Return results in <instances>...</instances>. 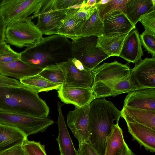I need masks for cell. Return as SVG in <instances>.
Listing matches in <instances>:
<instances>
[{"mask_svg": "<svg viewBox=\"0 0 155 155\" xmlns=\"http://www.w3.org/2000/svg\"><path fill=\"white\" fill-rule=\"evenodd\" d=\"M88 103L82 107H75L67 115V124L74 137L77 139L79 147L83 143L88 142Z\"/></svg>", "mask_w": 155, "mask_h": 155, "instance_id": "obj_9", "label": "cell"}, {"mask_svg": "<svg viewBox=\"0 0 155 155\" xmlns=\"http://www.w3.org/2000/svg\"><path fill=\"white\" fill-rule=\"evenodd\" d=\"M32 16L8 25L5 33V42L21 48L32 46L40 41L43 34L31 21Z\"/></svg>", "mask_w": 155, "mask_h": 155, "instance_id": "obj_4", "label": "cell"}, {"mask_svg": "<svg viewBox=\"0 0 155 155\" xmlns=\"http://www.w3.org/2000/svg\"><path fill=\"white\" fill-rule=\"evenodd\" d=\"M121 111L126 123H138L155 130V110L123 107Z\"/></svg>", "mask_w": 155, "mask_h": 155, "instance_id": "obj_19", "label": "cell"}, {"mask_svg": "<svg viewBox=\"0 0 155 155\" xmlns=\"http://www.w3.org/2000/svg\"><path fill=\"white\" fill-rule=\"evenodd\" d=\"M103 21V35L113 36L130 32L136 28L124 13L119 11L111 12Z\"/></svg>", "mask_w": 155, "mask_h": 155, "instance_id": "obj_12", "label": "cell"}, {"mask_svg": "<svg viewBox=\"0 0 155 155\" xmlns=\"http://www.w3.org/2000/svg\"><path fill=\"white\" fill-rule=\"evenodd\" d=\"M22 148L28 155H47L45 145L40 142L28 140L22 145Z\"/></svg>", "mask_w": 155, "mask_h": 155, "instance_id": "obj_29", "label": "cell"}, {"mask_svg": "<svg viewBox=\"0 0 155 155\" xmlns=\"http://www.w3.org/2000/svg\"><path fill=\"white\" fill-rule=\"evenodd\" d=\"M12 49L5 42H0V54L7 52Z\"/></svg>", "mask_w": 155, "mask_h": 155, "instance_id": "obj_39", "label": "cell"}, {"mask_svg": "<svg viewBox=\"0 0 155 155\" xmlns=\"http://www.w3.org/2000/svg\"><path fill=\"white\" fill-rule=\"evenodd\" d=\"M71 61L78 69L80 70H83L85 69L82 63L79 60L73 58L71 59Z\"/></svg>", "mask_w": 155, "mask_h": 155, "instance_id": "obj_40", "label": "cell"}, {"mask_svg": "<svg viewBox=\"0 0 155 155\" xmlns=\"http://www.w3.org/2000/svg\"><path fill=\"white\" fill-rule=\"evenodd\" d=\"M38 93L23 85L0 86V111L47 118L49 108Z\"/></svg>", "mask_w": 155, "mask_h": 155, "instance_id": "obj_3", "label": "cell"}, {"mask_svg": "<svg viewBox=\"0 0 155 155\" xmlns=\"http://www.w3.org/2000/svg\"><path fill=\"white\" fill-rule=\"evenodd\" d=\"M117 155H134V154L125 142Z\"/></svg>", "mask_w": 155, "mask_h": 155, "instance_id": "obj_38", "label": "cell"}, {"mask_svg": "<svg viewBox=\"0 0 155 155\" xmlns=\"http://www.w3.org/2000/svg\"><path fill=\"white\" fill-rule=\"evenodd\" d=\"M103 21L94 6L90 16L77 32V38L91 35L99 37L103 35Z\"/></svg>", "mask_w": 155, "mask_h": 155, "instance_id": "obj_21", "label": "cell"}, {"mask_svg": "<svg viewBox=\"0 0 155 155\" xmlns=\"http://www.w3.org/2000/svg\"><path fill=\"white\" fill-rule=\"evenodd\" d=\"M63 105L58 102V134L56 140L58 144L60 155H77V151L74 148L62 114L61 107Z\"/></svg>", "mask_w": 155, "mask_h": 155, "instance_id": "obj_18", "label": "cell"}, {"mask_svg": "<svg viewBox=\"0 0 155 155\" xmlns=\"http://www.w3.org/2000/svg\"><path fill=\"white\" fill-rule=\"evenodd\" d=\"M84 21L73 18H64L58 31V34L73 40L77 38L76 33Z\"/></svg>", "mask_w": 155, "mask_h": 155, "instance_id": "obj_28", "label": "cell"}, {"mask_svg": "<svg viewBox=\"0 0 155 155\" xmlns=\"http://www.w3.org/2000/svg\"><path fill=\"white\" fill-rule=\"evenodd\" d=\"M58 96L61 101L66 104L82 107L90 103L94 98L92 88L63 87L58 90Z\"/></svg>", "mask_w": 155, "mask_h": 155, "instance_id": "obj_14", "label": "cell"}, {"mask_svg": "<svg viewBox=\"0 0 155 155\" xmlns=\"http://www.w3.org/2000/svg\"><path fill=\"white\" fill-rule=\"evenodd\" d=\"M140 41L144 48L153 57L155 56V35L145 31L140 35Z\"/></svg>", "mask_w": 155, "mask_h": 155, "instance_id": "obj_31", "label": "cell"}, {"mask_svg": "<svg viewBox=\"0 0 155 155\" xmlns=\"http://www.w3.org/2000/svg\"><path fill=\"white\" fill-rule=\"evenodd\" d=\"M71 59L57 64L61 67L64 75V82L61 86L63 87L92 88L94 78L91 71L85 68L83 70L78 69Z\"/></svg>", "mask_w": 155, "mask_h": 155, "instance_id": "obj_11", "label": "cell"}, {"mask_svg": "<svg viewBox=\"0 0 155 155\" xmlns=\"http://www.w3.org/2000/svg\"><path fill=\"white\" fill-rule=\"evenodd\" d=\"M139 33L135 28L132 30L125 39L119 57L129 62L137 64L143 55Z\"/></svg>", "mask_w": 155, "mask_h": 155, "instance_id": "obj_16", "label": "cell"}, {"mask_svg": "<svg viewBox=\"0 0 155 155\" xmlns=\"http://www.w3.org/2000/svg\"><path fill=\"white\" fill-rule=\"evenodd\" d=\"M54 122L47 118L0 111V124L16 128L27 137L45 131Z\"/></svg>", "mask_w": 155, "mask_h": 155, "instance_id": "obj_6", "label": "cell"}, {"mask_svg": "<svg viewBox=\"0 0 155 155\" xmlns=\"http://www.w3.org/2000/svg\"><path fill=\"white\" fill-rule=\"evenodd\" d=\"M155 10V5L152 0H130L127 4L126 15L134 26L140 17Z\"/></svg>", "mask_w": 155, "mask_h": 155, "instance_id": "obj_22", "label": "cell"}, {"mask_svg": "<svg viewBox=\"0 0 155 155\" xmlns=\"http://www.w3.org/2000/svg\"><path fill=\"white\" fill-rule=\"evenodd\" d=\"M20 82L23 86L38 93L53 90H58L61 86L49 81L39 74L20 79Z\"/></svg>", "mask_w": 155, "mask_h": 155, "instance_id": "obj_24", "label": "cell"}, {"mask_svg": "<svg viewBox=\"0 0 155 155\" xmlns=\"http://www.w3.org/2000/svg\"><path fill=\"white\" fill-rule=\"evenodd\" d=\"M24 155H28V154L25 151H24Z\"/></svg>", "mask_w": 155, "mask_h": 155, "instance_id": "obj_43", "label": "cell"}, {"mask_svg": "<svg viewBox=\"0 0 155 155\" xmlns=\"http://www.w3.org/2000/svg\"><path fill=\"white\" fill-rule=\"evenodd\" d=\"M128 131L141 146L151 153L155 152V130L142 124L127 122Z\"/></svg>", "mask_w": 155, "mask_h": 155, "instance_id": "obj_17", "label": "cell"}, {"mask_svg": "<svg viewBox=\"0 0 155 155\" xmlns=\"http://www.w3.org/2000/svg\"><path fill=\"white\" fill-rule=\"evenodd\" d=\"M27 140V137L19 130L0 124V153L22 145Z\"/></svg>", "mask_w": 155, "mask_h": 155, "instance_id": "obj_20", "label": "cell"}, {"mask_svg": "<svg viewBox=\"0 0 155 155\" xmlns=\"http://www.w3.org/2000/svg\"><path fill=\"white\" fill-rule=\"evenodd\" d=\"M22 86L19 81L0 74V86L21 87Z\"/></svg>", "mask_w": 155, "mask_h": 155, "instance_id": "obj_35", "label": "cell"}, {"mask_svg": "<svg viewBox=\"0 0 155 155\" xmlns=\"http://www.w3.org/2000/svg\"><path fill=\"white\" fill-rule=\"evenodd\" d=\"M130 32L115 36L102 35L98 37L97 47L101 49L110 57H119L124 41Z\"/></svg>", "mask_w": 155, "mask_h": 155, "instance_id": "obj_23", "label": "cell"}, {"mask_svg": "<svg viewBox=\"0 0 155 155\" xmlns=\"http://www.w3.org/2000/svg\"><path fill=\"white\" fill-rule=\"evenodd\" d=\"M42 69L19 59L9 62L0 63V74L20 79L38 74Z\"/></svg>", "mask_w": 155, "mask_h": 155, "instance_id": "obj_15", "label": "cell"}, {"mask_svg": "<svg viewBox=\"0 0 155 155\" xmlns=\"http://www.w3.org/2000/svg\"><path fill=\"white\" fill-rule=\"evenodd\" d=\"M138 21L142 24L145 31L155 35V10L141 16Z\"/></svg>", "mask_w": 155, "mask_h": 155, "instance_id": "obj_30", "label": "cell"}, {"mask_svg": "<svg viewBox=\"0 0 155 155\" xmlns=\"http://www.w3.org/2000/svg\"><path fill=\"white\" fill-rule=\"evenodd\" d=\"M77 155H99L93 147L88 143H83L79 147Z\"/></svg>", "mask_w": 155, "mask_h": 155, "instance_id": "obj_34", "label": "cell"}, {"mask_svg": "<svg viewBox=\"0 0 155 155\" xmlns=\"http://www.w3.org/2000/svg\"><path fill=\"white\" fill-rule=\"evenodd\" d=\"M130 77L136 89L155 88V58L141 59L131 69Z\"/></svg>", "mask_w": 155, "mask_h": 155, "instance_id": "obj_10", "label": "cell"}, {"mask_svg": "<svg viewBox=\"0 0 155 155\" xmlns=\"http://www.w3.org/2000/svg\"><path fill=\"white\" fill-rule=\"evenodd\" d=\"M96 0H85L84 6L87 8L94 6L96 5Z\"/></svg>", "mask_w": 155, "mask_h": 155, "instance_id": "obj_41", "label": "cell"}, {"mask_svg": "<svg viewBox=\"0 0 155 155\" xmlns=\"http://www.w3.org/2000/svg\"><path fill=\"white\" fill-rule=\"evenodd\" d=\"M131 69L118 61L105 63L91 71L94 99L129 93L136 90L130 78Z\"/></svg>", "mask_w": 155, "mask_h": 155, "instance_id": "obj_1", "label": "cell"}, {"mask_svg": "<svg viewBox=\"0 0 155 155\" xmlns=\"http://www.w3.org/2000/svg\"><path fill=\"white\" fill-rule=\"evenodd\" d=\"M128 93L123 107L155 110V88L137 89Z\"/></svg>", "mask_w": 155, "mask_h": 155, "instance_id": "obj_13", "label": "cell"}, {"mask_svg": "<svg viewBox=\"0 0 155 155\" xmlns=\"http://www.w3.org/2000/svg\"></svg>", "mask_w": 155, "mask_h": 155, "instance_id": "obj_44", "label": "cell"}, {"mask_svg": "<svg viewBox=\"0 0 155 155\" xmlns=\"http://www.w3.org/2000/svg\"><path fill=\"white\" fill-rule=\"evenodd\" d=\"M0 155H24V151L22 145H19L0 153Z\"/></svg>", "mask_w": 155, "mask_h": 155, "instance_id": "obj_36", "label": "cell"}, {"mask_svg": "<svg viewBox=\"0 0 155 155\" xmlns=\"http://www.w3.org/2000/svg\"><path fill=\"white\" fill-rule=\"evenodd\" d=\"M20 54L21 60L42 69L73 58L71 42L59 34L43 38L38 43L27 47Z\"/></svg>", "mask_w": 155, "mask_h": 155, "instance_id": "obj_2", "label": "cell"}, {"mask_svg": "<svg viewBox=\"0 0 155 155\" xmlns=\"http://www.w3.org/2000/svg\"><path fill=\"white\" fill-rule=\"evenodd\" d=\"M43 0H3L0 13L7 26L14 22L27 18L33 14L36 15Z\"/></svg>", "mask_w": 155, "mask_h": 155, "instance_id": "obj_7", "label": "cell"}, {"mask_svg": "<svg viewBox=\"0 0 155 155\" xmlns=\"http://www.w3.org/2000/svg\"><path fill=\"white\" fill-rule=\"evenodd\" d=\"M110 0H101L97 1L96 5H103L107 3Z\"/></svg>", "mask_w": 155, "mask_h": 155, "instance_id": "obj_42", "label": "cell"}, {"mask_svg": "<svg viewBox=\"0 0 155 155\" xmlns=\"http://www.w3.org/2000/svg\"><path fill=\"white\" fill-rule=\"evenodd\" d=\"M49 81L62 86L65 81L64 75L61 67L58 64L48 66L38 74Z\"/></svg>", "mask_w": 155, "mask_h": 155, "instance_id": "obj_27", "label": "cell"}, {"mask_svg": "<svg viewBox=\"0 0 155 155\" xmlns=\"http://www.w3.org/2000/svg\"><path fill=\"white\" fill-rule=\"evenodd\" d=\"M130 0H110L107 4L103 5H96L99 15L103 20L109 14L115 11H119L126 15V8Z\"/></svg>", "mask_w": 155, "mask_h": 155, "instance_id": "obj_26", "label": "cell"}, {"mask_svg": "<svg viewBox=\"0 0 155 155\" xmlns=\"http://www.w3.org/2000/svg\"><path fill=\"white\" fill-rule=\"evenodd\" d=\"M84 0H55V5L58 10H64L80 5Z\"/></svg>", "mask_w": 155, "mask_h": 155, "instance_id": "obj_32", "label": "cell"}, {"mask_svg": "<svg viewBox=\"0 0 155 155\" xmlns=\"http://www.w3.org/2000/svg\"><path fill=\"white\" fill-rule=\"evenodd\" d=\"M125 142L122 129L117 124L107 138L104 155H117Z\"/></svg>", "mask_w": 155, "mask_h": 155, "instance_id": "obj_25", "label": "cell"}, {"mask_svg": "<svg viewBox=\"0 0 155 155\" xmlns=\"http://www.w3.org/2000/svg\"><path fill=\"white\" fill-rule=\"evenodd\" d=\"M66 10H57L55 0H43L36 15L37 27L43 35L58 34L65 18Z\"/></svg>", "mask_w": 155, "mask_h": 155, "instance_id": "obj_8", "label": "cell"}, {"mask_svg": "<svg viewBox=\"0 0 155 155\" xmlns=\"http://www.w3.org/2000/svg\"><path fill=\"white\" fill-rule=\"evenodd\" d=\"M98 37L91 35L72 40L73 57L80 61L85 68L91 71L110 57L97 47Z\"/></svg>", "mask_w": 155, "mask_h": 155, "instance_id": "obj_5", "label": "cell"}, {"mask_svg": "<svg viewBox=\"0 0 155 155\" xmlns=\"http://www.w3.org/2000/svg\"><path fill=\"white\" fill-rule=\"evenodd\" d=\"M6 26L0 13V42H5V33Z\"/></svg>", "mask_w": 155, "mask_h": 155, "instance_id": "obj_37", "label": "cell"}, {"mask_svg": "<svg viewBox=\"0 0 155 155\" xmlns=\"http://www.w3.org/2000/svg\"><path fill=\"white\" fill-rule=\"evenodd\" d=\"M19 59H21L20 53L16 52L12 49L0 54V63H8Z\"/></svg>", "mask_w": 155, "mask_h": 155, "instance_id": "obj_33", "label": "cell"}]
</instances>
